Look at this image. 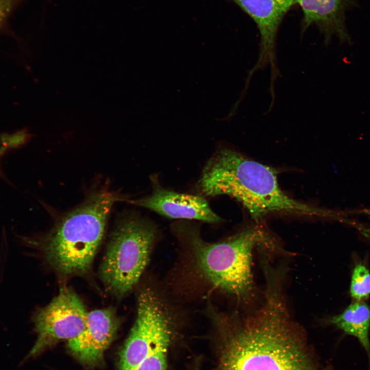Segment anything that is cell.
Returning a JSON list of instances; mask_svg holds the SVG:
<instances>
[{"instance_id":"4fadbf2b","label":"cell","mask_w":370,"mask_h":370,"mask_svg":"<svg viewBox=\"0 0 370 370\" xmlns=\"http://www.w3.org/2000/svg\"><path fill=\"white\" fill-rule=\"evenodd\" d=\"M349 294L356 301H364L370 295V271L362 263H357L353 268Z\"/></svg>"},{"instance_id":"7a4b0ae2","label":"cell","mask_w":370,"mask_h":370,"mask_svg":"<svg viewBox=\"0 0 370 370\" xmlns=\"http://www.w3.org/2000/svg\"><path fill=\"white\" fill-rule=\"evenodd\" d=\"M171 227L182 248L180 264L186 281L202 287L206 294L218 293L241 302L250 300L254 288L253 250L269 240L260 227L247 228L215 242L205 240L191 223L177 221Z\"/></svg>"},{"instance_id":"9c48e42d","label":"cell","mask_w":370,"mask_h":370,"mask_svg":"<svg viewBox=\"0 0 370 370\" xmlns=\"http://www.w3.org/2000/svg\"><path fill=\"white\" fill-rule=\"evenodd\" d=\"M151 181L153 190L150 195L128 201L171 218L194 219L210 223L222 221L203 197L164 188L159 183L156 176H152Z\"/></svg>"},{"instance_id":"6da1fadb","label":"cell","mask_w":370,"mask_h":370,"mask_svg":"<svg viewBox=\"0 0 370 370\" xmlns=\"http://www.w3.org/2000/svg\"><path fill=\"white\" fill-rule=\"evenodd\" d=\"M206 314L224 340L221 370H313L293 329L281 283H267L264 305L251 315L215 306Z\"/></svg>"},{"instance_id":"3957f363","label":"cell","mask_w":370,"mask_h":370,"mask_svg":"<svg viewBox=\"0 0 370 370\" xmlns=\"http://www.w3.org/2000/svg\"><path fill=\"white\" fill-rule=\"evenodd\" d=\"M200 195H226L239 201L258 222L270 213L330 217L332 212L288 197L279 187L276 171L229 148H220L207 161L197 182Z\"/></svg>"},{"instance_id":"8992f818","label":"cell","mask_w":370,"mask_h":370,"mask_svg":"<svg viewBox=\"0 0 370 370\" xmlns=\"http://www.w3.org/2000/svg\"><path fill=\"white\" fill-rule=\"evenodd\" d=\"M158 236L156 225L135 213L119 219L99 273L106 290L122 297L138 283L149 263Z\"/></svg>"},{"instance_id":"9a60e30c","label":"cell","mask_w":370,"mask_h":370,"mask_svg":"<svg viewBox=\"0 0 370 370\" xmlns=\"http://www.w3.org/2000/svg\"><path fill=\"white\" fill-rule=\"evenodd\" d=\"M5 21V16L0 9V27L2 26Z\"/></svg>"},{"instance_id":"ba28073f","label":"cell","mask_w":370,"mask_h":370,"mask_svg":"<svg viewBox=\"0 0 370 370\" xmlns=\"http://www.w3.org/2000/svg\"><path fill=\"white\" fill-rule=\"evenodd\" d=\"M247 13L256 23L260 35L259 55L247 79L257 70L271 68L270 85L279 76L276 64V41L282 20L296 0H231Z\"/></svg>"},{"instance_id":"52a82bcc","label":"cell","mask_w":370,"mask_h":370,"mask_svg":"<svg viewBox=\"0 0 370 370\" xmlns=\"http://www.w3.org/2000/svg\"><path fill=\"white\" fill-rule=\"evenodd\" d=\"M87 313L73 290L62 289L48 305L34 313L37 340L27 358L38 355L58 341L78 336L85 327Z\"/></svg>"},{"instance_id":"5b68a950","label":"cell","mask_w":370,"mask_h":370,"mask_svg":"<svg viewBox=\"0 0 370 370\" xmlns=\"http://www.w3.org/2000/svg\"><path fill=\"white\" fill-rule=\"evenodd\" d=\"M137 300L136 318L120 352L119 370H166L181 311L155 284L143 286Z\"/></svg>"},{"instance_id":"30bf717a","label":"cell","mask_w":370,"mask_h":370,"mask_svg":"<svg viewBox=\"0 0 370 370\" xmlns=\"http://www.w3.org/2000/svg\"><path fill=\"white\" fill-rule=\"evenodd\" d=\"M120 322L115 309L111 307L88 312L84 329L68 340V347L82 362L97 364L115 337Z\"/></svg>"},{"instance_id":"8fae6325","label":"cell","mask_w":370,"mask_h":370,"mask_svg":"<svg viewBox=\"0 0 370 370\" xmlns=\"http://www.w3.org/2000/svg\"><path fill=\"white\" fill-rule=\"evenodd\" d=\"M303 13L302 32L315 25L323 34L326 45L332 35L341 43H350L345 24V12L353 0H296Z\"/></svg>"},{"instance_id":"7c38bea8","label":"cell","mask_w":370,"mask_h":370,"mask_svg":"<svg viewBox=\"0 0 370 370\" xmlns=\"http://www.w3.org/2000/svg\"><path fill=\"white\" fill-rule=\"evenodd\" d=\"M326 322L357 338L370 357V306L365 301H354L341 313L329 317Z\"/></svg>"},{"instance_id":"277c9868","label":"cell","mask_w":370,"mask_h":370,"mask_svg":"<svg viewBox=\"0 0 370 370\" xmlns=\"http://www.w3.org/2000/svg\"><path fill=\"white\" fill-rule=\"evenodd\" d=\"M123 200L115 192L98 191L62 217L46 235L38 240L20 239L25 244H38L45 262L61 275L85 274L90 270L113 206Z\"/></svg>"},{"instance_id":"5bb4252c","label":"cell","mask_w":370,"mask_h":370,"mask_svg":"<svg viewBox=\"0 0 370 370\" xmlns=\"http://www.w3.org/2000/svg\"><path fill=\"white\" fill-rule=\"evenodd\" d=\"M29 135L26 132H21L13 136L5 137L3 139V145L7 149L15 148L24 144L28 140Z\"/></svg>"}]
</instances>
